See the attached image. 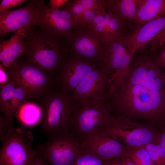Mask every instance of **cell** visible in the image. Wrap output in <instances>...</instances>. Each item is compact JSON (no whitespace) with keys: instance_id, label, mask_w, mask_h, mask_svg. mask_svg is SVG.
Wrapping results in <instances>:
<instances>
[{"instance_id":"6da1fadb","label":"cell","mask_w":165,"mask_h":165,"mask_svg":"<svg viewBox=\"0 0 165 165\" xmlns=\"http://www.w3.org/2000/svg\"><path fill=\"white\" fill-rule=\"evenodd\" d=\"M162 92L145 83L121 80L108 102L111 112L115 110L124 116L141 117L165 124V101Z\"/></svg>"},{"instance_id":"7a4b0ae2","label":"cell","mask_w":165,"mask_h":165,"mask_svg":"<svg viewBox=\"0 0 165 165\" xmlns=\"http://www.w3.org/2000/svg\"><path fill=\"white\" fill-rule=\"evenodd\" d=\"M25 34L22 57H28L39 68L54 77L64 55L68 53L67 41L34 26L25 31Z\"/></svg>"},{"instance_id":"3957f363","label":"cell","mask_w":165,"mask_h":165,"mask_svg":"<svg viewBox=\"0 0 165 165\" xmlns=\"http://www.w3.org/2000/svg\"><path fill=\"white\" fill-rule=\"evenodd\" d=\"M111 108L106 100L82 98L75 100L67 131L82 143L94 130L111 117Z\"/></svg>"},{"instance_id":"277c9868","label":"cell","mask_w":165,"mask_h":165,"mask_svg":"<svg viewBox=\"0 0 165 165\" xmlns=\"http://www.w3.org/2000/svg\"><path fill=\"white\" fill-rule=\"evenodd\" d=\"M75 100L53 85L37 102L42 112L41 130L48 138L65 131Z\"/></svg>"},{"instance_id":"5b68a950","label":"cell","mask_w":165,"mask_h":165,"mask_svg":"<svg viewBox=\"0 0 165 165\" xmlns=\"http://www.w3.org/2000/svg\"><path fill=\"white\" fill-rule=\"evenodd\" d=\"M2 68L7 75L8 82L26 90L28 101L37 103L53 85V77L51 74L39 68L27 56L8 67Z\"/></svg>"},{"instance_id":"8992f818","label":"cell","mask_w":165,"mask_h":165,"mask_svg":"<svg viewBox=\"0 0 165 165\" xmlns=\"http://www.w3.org/2000/svg\"><path fill=\"white\" fill-rule=\"evenodd\" d=\"M31 132L11 125L1 141L0 165H31L37 154L32 148Z\"/></svg>"},{"instance_id":"52a82bcc","label":"cell","mask_w":165,"mask_h":165,"mask_svg":"<svg viewBox=\"0 0 165 165\" xmlns=\"http://www.w3.org/2000/svg\"><path fill=\"white\" fill-rule=\"evenodd\" d=\"M143 125L124 116H112L98 129L121 144L129 147L158 143L160 134L155 135Z\"/></svg>"},{"instance_id":"ba28073f","label":"cell","mask_w":165,"mask_h":165,"mask_svg":"<svg viewBox=\"0 0 165 165\" xmlns=\"http://www.w3.org/2000/svg\"><path fill=\"white\" fill-rule=\"evenodd\" d=\"M137 51L131 33H126L110 42L107 56L101 68L112 77L109 96L114 94Z\"/></svg>"},{"instance_id":"9c48e42d","label":"cell","mask_w":165,"mask_h":165,"mask_svg":"<svg viewBox=\"0 0 165 165\" xmlns=\"http://www.w3.org/2000/svg\"><path fill=\"white\" fill-rule=\"evenodd\" d=\"M66 40L68 53L101 68L107 56L110 42L98 36L88 25L77 27Z\"/></svg>"},{"instance_id":"30bf717a","label":"cell","mask_w":165,"mask_h":165,"mask_svg":"<svg viewBox=\"0 0 165 165\" xmlns=\"http://www.w3.org/2000/svg\"><path fill=\"white\" fill-rule=\"evenodd\" d=\"M82 143L65 131L36 146L37 152L50 165H69L80 152Z\"/></svg>"},{"instance_id":"8fae6325","label":"cell","mask_w":165,"mask_h":165,"mask_svg":"<svg viewBox=\"0 0 165 165\" xmlns=\"http://www.w3.org/2000/svg\"><path fill=\"white\" fill-rule=\"evenodd\" d=\"M98 67L91 61L67 53L53 77V85L72 96L78 84Z\"/></svg>"},{"instance_id":"7c38bea8","label":"cell","mask_w":165,"mask_h":165,"mask_svg":"<svg viewBox=\"0 0 165 165\" xmlns=\"http://www.w3.org/2000/svg\"><path fill=\"white\" fill-rule=\"evenodd\" d=\"M34 26L54 36L67 40L77 27L72 15L61 7L53 9L44 0L39 7Z\"/></svg>"},{"instance_id":"4fadbf2b","label":"cell","mask_w":165,"mask_h":165,"mask_svg":"<svg viewBox=\"0 0 165 165\" xmlns=\"http://www.w3.org/2000/svg\"><path fill=\"white\" fill-rule=\"evenodd\" d=\"M42 0H32L25 6L16 9L0 12V37L19 30L25 31L33 26Z\"/></svg>"},{"instance_id":"5bb4252c","label":"cell","mask_w":165,"mask_h":165,"mask_svg":"<svg viewBox=\"0 0 165 165\" xmlns=\"http://www.w3.org/2000/svg\"><path fill=\"white\" fill-rule=\"evenodd\" d=\"M111 78L110 75L98 67L78 84L72 96L75 100L90 98L107 100Z\"/></svg>"},{"instance_id":"9a60e30c","label":"cell","mask_w":165,"mask_h":165,"mask_svg":"<svg viewBox=\"0 0 165 165\" xmlns=\"http://www.w3.org/2000/svg\"><path fill=\"white\" fill-rule=\"evenodd\" d=\"M124 146L119 141L97 129L89 134L82 144L81 148L109 160L120 157L123 154Z\"/></svg>"},{"instance_id":"2e32d148","label":"cell","mask_w":165,"mask_h":165,"mask_svg":"<svg viewBox=\"0 0 165 165\" xmlns=\"http://www.w3.org/2000/svg\"><path fill=\"white\" fill-rule=\"evenodd\" d=\"M0 111L11 123L18 109L28 101L27 93L23 87L10 82L0 85Z\"/></svg>"},{"instance_id":"e0dca14e","label":"cell","mask_w":165,"mask_h":165,"mask_svg":"<svg viewBox=\"0 0 165 165\" xmlns=\"http://www.w3.org/2000/svg\"><path fill=\"white\" fill-rule=\"evenodd\" d=\"M25 31L19 30L0 44V61L3 68L12 65L22 57L25 47Z\"/></svg>"},{"instance_id":"ac0fdd59","label":"cell","mask_w":165,"mask_h":165,"mask_svg":"<svg viewBox=\"0 0 165 165\" xmlns=\"http://www.w3.org/2000/svg\"><path fill=\"white\" fill-rule=\"evenodd\" d=\"M138 2L137 12L133 20L134 31L165 15V0H138Z\"/></svg>"},{"instance_id":"d6986e66","label":"cell","mask_w":165,"mask_h":165,"mask_svg":"<svg viewBox=\"0 0 165 165\" xmlns=\"http://www.w3.org/2000/svg\"><path fill=\"white\" fill-rule=\"evenodd\" d=\"M138 6V0H105L106 9L116 17L126 31L130 29L132 32Z\"/></svg>"},{"instance_id":"ffe728a7","label":"cell","mask_w":165,"mask_h":165,"mask_svg":"<svg viewBox=\"0 0 165 165\" xmlns=\"http://www.w3.org/2000/svg\"><path fill=\"white\" fill-rule=\"evenodd\" d=\"M165 28V15L149 22L131 33L137 51H141Z\"/></svg>"},{"instance_id":"44dd1931","label":"cell","mask_w":165,"mask_h":165,"mask_svg":"<svg viewBox=\"0 0 165 165\" xmlns=\"http://www.w3.org/2000/svg\"><path fill=\"white\" fill-rule=\"evenodd\" d=\"M114 17L113 14L107 10L105 7L87 25L98 36L110 42L114 39Z\"/></svg>"},{"instance_id":"7402d4cb","label":"cell","mask_w":165,"mask_h":165,"mask_svg":"<svg viewBox=\"0 0 165 165\" xmlns=\"http://www.w3.org/2000/svg\"><path fill=\"white\" fill-rule=\"evenodd\" d=\"M15 118L25 128L31 127L40 124L42 118L41 108L37 103L27 101L17 111Z\"/></svg>"},{"instance_id":"603a6c76","label":"cell","mask_w":165,"mask_h":165,"mask_svg":"<svg viewBox=\"0 0 165 165\" xmlns=\"http://www.w3.org/2000/svg\"><path fill=\"white\" fill-rule=\"evenodd\" d=\"M123 154L136 165H152L150 156L144 146H124Z\"/></svg>"},{"instance_id":"cb8c5ba5","label":"cell","mask_w":165,"mask_h":165,"mask_svg":"<svg viewBox=\"0 0 165 165\" xmlns=\"http://www.w3.org/2000/svg\"><path fill=\"white\" fill-rule=\"evenodd\" d=\"M108 161L92 152L81 148L80 152L69 165H105Z\"/></svg>"},{"instance_id":"d4e9b609","label":"cell","mask_w":165,"mask_h":165,"mask_svg":"<svg viewBox=\"0 0 165 165\" xmlns=\"http://www.w3.org/2000/svg\"><path fill=\"white\" fill-rule=\"evenodd\" d=\"M61 7L67 9L70 12L77 27L87 25H85L83 20L84 9L79 0H70Z\"/></svg>"},{"instance_id":"484cf974","label":"cell","mask_w":165,"mask_h":165,"mask_svg":"<svg viewBox=\"0 0 165 165\" xmlns=\"http://www.w3.org/2000/svg\"><path fill=\"white\" fill-rule=\"evenodd\" d=\"M144 146L150 156L152 165H165V151L158 144L151 143Z\"/></svg>"},{"instance_id":"4316f807","label":"cell","mask_w":165,"mask_h":165,"mask_svg":"<svg viewBox=\"0 0 165 165\" xmlns=\"http://www.w3.org/2000/svg\"><path fill=\"white\" fill-rule=\"evenodd\" d=\"M165 47V28L150 43V51L154 53L158 48Z\"/></svg>"},{"instance_id":"83f0119b","label":"cell","mask_w":165,"mask_h":165,"mask_svg":"<svg viewBox=\"0 0 165 165\" xmlns=\"http://www.w3.org/2000/svg\"><path fill=\"white\" fill-rule=\"evenodd\" d=\"M105 7H103L89 9H84L83 18L85 24L86 25L91 22L98 14Z\"/></svg>"},{"instance_id":"f1b7e54d","label":"cell","mask_w":165,"mask_h":165,"mask_svg":"<svg viewBox=\"0 0 165 165\" xmlns=\"http://www.w3.org/2000/svg\"><path fill=\"white\" fill-rule=\"evenodd\" d=\"M84 9L97 8L104 6L105 0H79Z\"/></svg>"},{"instance_id":"f546056e","label":"cell","mask_w":165,"mask_h":165,"mask_svg":"<svg viewBox=\"0 0 165 165\" xmlns=\"http://www.w3.org/2000/svg\"><path fill=\"white\" fill-rule=\"evenodd\" d=\"M28 1V0H2L0 4V12L22 5Z\"/></svg>"},{"instance_id":"4dcf8cb0","label":"cell","mask_w":165,"mask_h":165,"mask_svg":"<svg viewBox=\"0 0 165 165\" xmlns=\"http://www.w3.org/2000/svg\"><path fill=\"white\" fill-rule=\"evenodd\" d=\"M11 123L1 114L0 115V139L2 141L10 126Z\"/></svg>"},{"instance_id":"1f68e13d","label":"cell","mask_w":165,"mask_h":165,"mask_svg":"<svg viewBox=\"0 0 165 165\" xmlns=\"http://www.w3.org/2000/svg\"><path fill=\"white\" fill-rule=\"evenodd\" d=\"M155 58L157 62L165 69V47L161 48L160 53L155 55Z\"/></svg>"},{"instance_id":"d6a6232c","label":"cell","mask_w":165,"mask_h":165,"mask_svg":"<svg viewBox=\"0 0 165 165\" xmlns=\"http://www.w3.org/2000/svg\"><path fill=\"white\" fill-rule=\"evenodd\" d=\"M69 1V0H50L48 5L51 9H58L62 7Z\"/></svg>"},{"instance_id":"836d02e7","label":"cell","mask_w":165,"mask_h":165,"mask_svg":"<svg viewBox=\"0 0 165 165\" xmlns=\"http://www.w3.org/2000/svg\"><path fill=\"white\" fill-rule=\"evenodd\" d=\"M31 165H50L37 152V155Z\"/></svg>"},{"instance_id":"e575fe53","label":"cell","mask_w":165,"mask_h":165,"mask_svg":"<svg viewBox=\"0 0 165 165\" xmlns=\"http://www.w3.org/2000/svg\"><path fill=\"white\" fill-rule=\"evenodd\" d=\"M163 130L160 132V135L158 142V144L165 151V125L163 126Z\"/></svg>"},{"instance_id":"d590c367","label":"cell","mask_w":165,"mask_h":165,"mask_svg":"<svg viewBox=\"0 0 165 165\" xmlns=\"http://www.w3.org/2000/svg\"><path fill=\"white\" fill-rule=\"evenodd\" d=\"M123 165H136L131 160L123 154L120 157Z\"/></svg>"},{"instance_id":"8d00e7d4","label":"cell","mask_w":165,"mask_h":165,"mask_svg":"<svg viewBox=\"0 0 165 165\" xmlns=\"http://www.w3.org/2000/svg\"><path fill=\"white\" fill-rule=\"evenodd\" d=\"M164 84H165V88L163 90V91L162 92V94H163V97L164 99V100L165 101V81H164Z\"/></svg>"},{"instance_id":"74e56055","label":"cell","mask_w":165,"mask_h":165,"mask_svg":"<svg viewBox=\"0 0 165 165\" xmlns=\"http://www.w3.org/2000/svg\"></svg>"}]
</instances>
